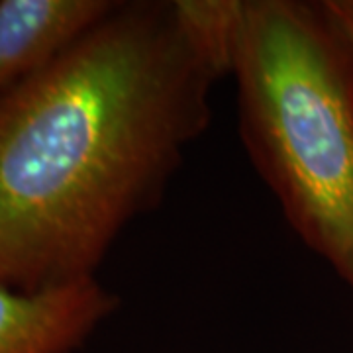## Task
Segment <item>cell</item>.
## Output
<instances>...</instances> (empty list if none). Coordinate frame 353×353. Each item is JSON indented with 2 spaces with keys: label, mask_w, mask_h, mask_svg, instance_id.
<instances>
[{
  "label": "cell",
  "mask_w": 353,
  "mask_h": 353,
  "mask_svg": "<svg viewBox=\"0 0 353 353\" xmlns=\"http://www.w3.org/2000/svg\"><path fill=\"white\" fill-rule=\"evenodd\" d=\"M234 0H118L0 97V283L87 279L150 212L210 124L230 77Z\"/></svg>",
  "instance_id": "1"
},
{
  "label": "cell",
  "mask_w": 353,
  "mask_h": 353,
  "mask_svg": "<svg viewBox=\"0 0 353 353\" xmlns=\"http://www.w3.org/2000/svg\"><path fill=\"white\" fill-rule=\"evenodd\" d=\"M230 77L255 171L353 294V41L324 0H234Z\"/></svg>",
  "instance_id": "2"
},
{
  "label": "cell",
  "mask_w": 353,
  "mask_h": 353,
  "mask_svg": "<svg viewBox=\"0 0 353 353\" xmlns=\"http://www.w3.org/2000/svg\"><path fill=\"white\" fill-rule=\"evenodd\" d=\"M118 306L99 279L38 292L0 283V353H73Z\"/></svg>",
  "instance_id": "3"
},
{
  "label": "cell",
  "mask_w": 353,
  "mask_h": 353,
  "mask_svg": "<svg viewBox=\"0 0 353 353\" xmlns=\"http://www.w3.org/2000/svg\"><path fill=\"white\" fill-rule=\"evenodd\" d=\"M118 0H0V97L38 75Z\"/></svg>",
  "instance_id": "4"
},
{
  "label": "cell",
  "mask_w": 353,
  "mask_h": 353,
  "mask_svg": "<svg viewBox=\"0 0 353 353\" xmlns=\"http://www.w3.org/2000/svg\"><path fill=\"white\" fill-rule=\"evenodd\" d=\"M332 16L353 41V0H324Z\"/></svg>",
  "instance_id": "5"
}]
</instances>
